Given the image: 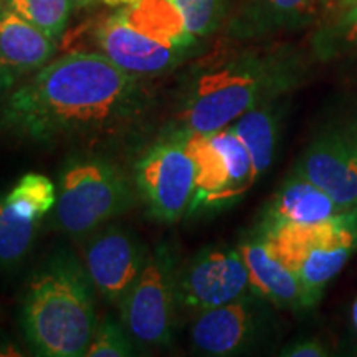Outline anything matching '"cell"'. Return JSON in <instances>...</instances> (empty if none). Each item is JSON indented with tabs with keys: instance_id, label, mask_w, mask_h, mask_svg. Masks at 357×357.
Here are the masks:
<instances>
[{
	"instance_id": "12",
	"label": "cell",
	"mask_w": 357,
	"mask_h": 357,
	"mask_svg": "<svg viewBox=\"0 0 357 357\" xmlns=\"http://www.w3.org/2000/svg\"><path fill=\"white\" fill-rule=\"evenodd\" d=\"M296 174L326 192L337 207L357 202V149L342 137L316 141L296 166Z\"/></svg>"
},
{
	"instance_id": "5",
	"label": "cell",
	"mask_w": 357,
	"mask_h": 357,
	"mask_svg": "<svg viewBox=\"0 0 357 357\" xmlns=\"http://www.w3.org/2000/svg\"><path fill=\"white\" fill-rule=\"evenodd\" d=\"M132 204V187L118 166L96 158L75 160L60 177L55 220L70 235L91 234Z\"/></svg>"
},
{
	"instance_id": "29",
	"label": "cell",
	"mask_w": 357,
	"mask_h": 357,
	"mask_svg": "<svg viewBox=\"0 0 357 357\" xmlns=\"http://www.w3.org/2000/svg\"><path fill=\"white\" fill-rule=\"evenodd\" d=\"M93 2H96V0H75V3H77V7H86V6H91Z\"/></svg>"
},
{
	"instance_id": "25",
	"label": "cell",
	"mask_w": 357,
	"mask_h": 357,
	"mask_svg": "<svg viewBox=\"0 0 357 357\" xmlns=\"http://www.w3.org/2000/svg\"><path fill=\"white\" fill-rule=\"evenodd\" d=\"M331 37L351 50H357V2L351 3L349 10L333 26Z\"/></svg>"
},
{
	"instance_id": "4",
	"label": "cell",
	"mask_w": 357,
	"mask_h": 357,
	"mask_svg": "<svg viewBox=\"0 0 357 357\" xmlns=\"http://www.w3.org/2000/svg\"><path fill=\"white\" fill-rule=\"evenodd\" d=\"M263 242L318 298L324 284L346 265L356 247V229L354 222L342 215L314 223L284 222L265 227Z\"/></svg>"
},
{
	"instance_id": "24",
	"label": "cell",
	"mask_w": 357,
	"mask_h": 357,
	"mask_svg": "<svg viewBox=\"0 0 357 357\" xmlns=\"http://www.w3.org/2000/svg\"><path fill=\"white\" fill-rule=\"evenodd\" d=\"M131 336L124 326L116 323L114 319L105 318L96 324L95 334L89 342L86 354L88 357H126L132 356Z\"/></svg>"
},
{
	"instance_id": "21",
	"label": "cell",
	"mask_w": 357,
	"mask_h": 357,
	"mask_svg": "<svg viewBox=\"0 0 357 357\" xmlns=\"http://www.w3.org/2000/svg\"><path fill=\"white\" fill-rule=\"evenodd\" d=\"M38 220L22 215L6 197H0V263L10 265L29 252Z\"/></svg>"
},
{
	"instance_id": "15",
	"label": "cell",
	"mask_w": 357,
	"mask_h": 357,
	"mask_svg": "<svg viewBox=\"0 0 357 357\" xmlns=\"http://www.w3.org/2000/svg\"><path fill=\"white\" fill-rule=\"evenodd\" d=\"M252 331V312L243 301L200 311L190 329L192 346L207 356H227L240 349Z\"/></svg>"
},
{
	"instance_id": "16",
	"label": "cell",
	"mask_w": 357,
	"mask_h": 357,
	"mask_svg": "<svg viewBox=\"0 0 357 357\" xmlns=\"http://www.w3.org/2000/svg\"><path fill=\"white\" fill-rule=\"evenodd\" d=\"M316 0H245L230 20L229 33L252 38L303 25L314 13Z\"/></svg>"
},
{
	"instance_id": "1",
	"label": "cell",
	"mask_w": 357,
	"mask_h": 357,
	"mask_svg": "<svg viewBox=\"0 0 357 357\" xmlns=\"http://www.w3.org/2000/svg\"><path fill=\"white\" fill-rule=\"evenodd\" d=\"M142 78L100 52H71L48 61L0 111V126L38 144L96 139L126 129L147 108Z\"/></svg>"
},
{
	"instance_id": "7",
	"label": "cell",
	"mask_w": 357,
	"mask_h": 357,
	"mask_svg": "<svg viewBox=\"0 0 357 357\" xmlns=\"http://www.w3.org/2000/svg\"><path fill=\"white\" fill-rule=\"evenodd\" d=\"M177 266L171 248L160 245L146 265L136 283L119 303L123 326L139 346H166L176 326Z\"/></svg>"
},
{
	"instance_id": "32",
	"label": "cell",
	"mask_w": 357,
	"mask_h": 357,
	"mask_svg": "<svg viewBox=\"0 0 357 357\" xmlns=\"http://www.w3.org/2000/svg\"><path fill=\"white\" fill-rule=\"evenodd\" d=\"M324 2L328 3V6H334V3H336V2L341 3V0H324Z\"/></svg>"
},
{
	"instance_id": "30",
	"label": "cell",
	"mask_w": 357,
	"mask_h": 357,
	"mask_svg": "<svg viewBox=\"0 0 357 357\" xmlns=\"http://www.w3.org/2000/svg\"><path fill=\"white\" fill-rule=\"evenodd\" d=\"M352 318H354V324L357 328V300L354 301V306H352Z\"/></svg>"
},
{
	"instance_id": "22",
	"label": "cell",
	"mask_w": 357,
	"mask_h": 357,
	"mask_svg": "<svg viewBox=\"0 0 357 357\" xmlns=\"http://www.w3.org/2000/svg\"><path fill=\"white\" fill-rule=\"evenodd\" d=\"M6 199L22 215L40 222L56 205V190L48 177L42 174H26Z\"/></svg>"
},
{
	"instance_id": "28",
	"label": "cell",
	"mask_w": 357,
	"mask_h": 357,
	"mask_svg": "<svg viewBox=\"0 0 357 357\" xmlns=\"http://www.w3.org/2000/svg\"><path fill=\"white\" fill-rule=\"evenodd\" d=\"M100 2H102V3H105V6H108V7L119 8V7H126V6H131V3H136V2H139V0H100Z\"/></svg>"
},
{
	"instance_id": "9",
	"label": "cell",
	"mask_w": 357,
	"mask_h": 357,
	"mask_svg": "<svg viewBox=\"0 0 357 357\" xmlns=\"http://www.w3.org/2000/svg\"><path fill=\"white\" fill-rule=\"evenodd\" d=\"M248 284V270L240 252L204 250L177 273L178 306L212 310L238 300Z\"/></svg>"
},
{
	"instance_id": "8",
	"label": "cell",
	"mask_w": 357,
	"mask_h": 357,
	"mask_svg": "<svg viewBox=\"0 0 357 357\" xmlns=\"http://www.w3.org/2000/svg\"><path fill=\"white\" fill-rule=\"evenodd\" d=\"M134 178L155 220L174 223L189 213L195 192V164L177 131L144 153L134 167Z\"/></svg>"
},
{
	"instance_id": "14",
	"label": "cell",
	"mask_w": 357,
	"mask_h": 357,
	"mask_svg": "<svg viewBox=\"0 0 357 357\" xmlns=\"http://www.w3.org/2000/svg\"><path fill=\"white\" fill-rule=\"evenodd\" d=\"M238 252L247 265L250 287L263 298L278 306L289 307H306L318 300L289 268L271 255L263 238L243 243Z\"/></svg>"
},
{
	"instance_id": "2",
	"label": "cell",
	"mask_w": 357,
	"mask_h": 357,
	"mask_svg": "<svg viewBox=\"0 0 357 357\" xmlns=\"http://www.w3.org/2000/svg\"><path fill=\"white\" fill-rule=\"evenodd\" d=\"M288 79V60L276 53L243 52L199 63L182 88L174 131L213 132L230 126L278 95Z\"/></svg>"
},
{
	"instance_id": "13",
	"label": "cell",
	"mask_w": 357,
	"mask_h": 357,
	"mask_svg": "<svg viewBox=\"0 0 357 357\" xmlns=\"http://www.w3.org/2000/svg\"><path fill=\"white\" fill-rule=\"evenodd\" d=\"M56 45L0 0V63L17 79L33 75L52 61Z\"/></svg>"
},
{
	"instance_id": "17",
	"label": "cell",
	"mask_w": 357,
	"mask_h": 357,
	"mask_svg": "<svg viewBox=\"0 0 357 357\" xmlns=\"http://www.w3.org/2000/svg\"><path fill=\"white\" fill-rule=\"evenodd\" d=\"M121 19L155 42L195 53L200 40L187 30L184 17L171 0H139L116 10Z\"/></svg>"
},
{
	"instance_id": "20",
	"label": "cell",
	"mask_w": 357,
	"mask_h": 357,
	"mask_svg": "<svg viewBox=\"0 0 357 357\" xmlns=\"http://www.w3.org/2000/svg\"><path fill=\"white\" fill-rule=\"evenodd\" d=\"M2 2L56 43L63 38L71 12L77 7L75 0H2Z\"/></svg>"
},
{
	"instance_id": "27",
	"label": "cell",
	"mask_w": 357,
	"mask_h": 357,
	"mask_svg": "<svg viewBox=\"0 0 357 357\" xmlns=\"http://www.w3.org/2000/svg\"><path fill=\"white\" fill-rule=\"evenodd\" d=\"M17 82H19V79L13 77V73H10L6 66L0 63V98L7 96L8 91L15 86Z\"/></svg>"
},
{
	"instance_id": "26",
	"label": "cell",
	"mask_w": 357,
	"mask_h": 357,
	"mask_svg": "<svg viewBox=\"0 0 357 357\" xmlns=\"http://www.w3.org/2000/svg\"><path fill=\"white\" fill-rule=\"evenodd\" d=\"M326 352L321 347L319 342H298L288 349H284L283 356H291V357H321Z\"/></svg>"
},
{
	"instance_id": "31",
	"label": "cell",
	"mask_w": 357,
	"mask_h": 357,
	"mask_svg": "<svg viewBox=\"0 0 357 357\" xmlns=\"http://www.w3.org/2000/svg\"><path fill=\"white\" fill-rule=\"evenodd\" d=\"M357 0H341L342 6H351V3H356Z\"/></svg>"
},
{
	"instance_id": "6",
	"label": "cell",
	"mask_w": 357,
	"mask_h": 357,
	"mask_svg": "<svg viewBox=\"0 0 357 357\" xmlns=\"http://www.w3.org/2000/svg\"><path fill=\"white\" fill-rule=\"evenodd\" d=\"M177 132L195 164L189 213L234 202L257 181L247 147L230 126L213 132Z\"/></svg>"
},
{
	"instance_id": "3",
	"label": "cell",
	"mask_w": 357,
	"mask_h": 357,
	"mask_svg": "<svg viewBox=\"0 0 357 357\" xmlns=\"http://www.w3.org/2000/svg\"><path fill=\"white\" fill-rule=\"evenodd\" d=\"M93 281L86 268L68 252L53 255L26 288L22 324L38 356L86 354L96 329Z\"/></svg>"
},
{
	"instance_id": "19",
	"label": "cell",
	"mask_w": 357,
	"mask_h": 357,
	"mask_svg": "<svg viewBox=\"0 0 357 357\" xmlns=\"http://www.w3.org/2000/svg\"><path fill=\"white\" fill-rule=\"evenodd\" d=\"M252 158L257 178L271 166L276 141V116L268 106H257L230 124Z\"/></svg>"
},
{
	"instance_id": "10",
	"label": "cell",
	"mask_w": 357,
	"mask_h": 357,
	"mask_svg": "<svg viewBox=\"0 0 357 357\" xmlns=\"http://www.w3.org/2000/svg\"><path fill=\"white\" fill-rule=\"evenodd\" d=\"M93 37L101 55L126 73L142 79L169 73L194 55L137 32L116 12L96 26Z\"/></svg>"
},
{
	"instance_id": "18",
	"label": "cell",
	"mask_w": 357,
	"mask_h": 357,
	"mask_svg": "<svg viewBox=\"0 0 357 357\" xmlns=\"http://www.w3.org/2000/svg\"><path fill=\"white\" fill-rule=\"evenodd\" d=\"M336 208L334 200L319 187L303 177H293L281 187L271 204L265 227L284 222L314 223L331 218Z\"/></svg>"
},
{
	"instance_id": "23",
	"label": "cell",
	"mask_w": 357,
	"mask_h": 357,
	"mask_svg": "<svg viewBox=\"0 0 357 357\" xmlns=\"http://www.w3.org/2000/svg\"><path fill=\"white\" fill-rule=\"evenodd\" d=\"M184 17L187 30L204 40L220 29L227 13V0H171Z\"/></svg>"
},
{
	"instance_id": "11",
	"label": "cell",
	"mask_w": 357,
	"mask_h": 357,
	"mask_svg": "<svg viewBox=\"0 0 357 357\" xmlns=\"http://www.w3.org/2000/svg\"><path fill=\"white\" fill-rule=\"evenodd\" d=\"M146 250L136 235L108 227L93 235L84 248V268L105 300L119 305L146 265Z\"/></svg>"
}]
</instances>
